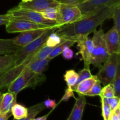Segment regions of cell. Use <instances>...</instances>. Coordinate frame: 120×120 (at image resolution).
<instances>
[{"instance_id": "1", "label": "cell", "mask_w": 120, "mask_h": 120, "mask_svg": "<svg viewBox=\"0 0 120 120\" xmlns=\"http://www.w3.org/2000/svg\"><path fill=\"white\" fill-rule=\"evenodd\" d=\"M105 6L89 14L73 23L66 25L55 31L63 41L70 40L76 42L80 39L88 37L105 20L111 18L114 8L118 4Z\"/></svg>"}, {"instance_id": "2", "label": "cell", "mask_w": 120, "mask_h": 120, "mask_svg": "<svg viewBox=\"0 0 120 120\" xmlns=\"http://www.w3.org/2000/svg\"><path fill=\"white\" fill-rule=\"evenodd\" d=\"M46 80L45 75L36 73L27 69L24 70L7 87L8 92L18 94L21 90L26 88H34L40 85Z\"/></svg>"}, {"instance_id": "3", "label": "cell", "mask_w": 120, "mask_h": 120, "mask_svg": "<svg viewBox=\"0 0 120 120\" xmlns=\"http://www.w3.org/2000/svg\"><path fill=\"white\" fill-rule=\"evenodd\" d=\"M57 29H59V27L57 25L53 26L48 29L44 34L35 41L23 46L19 47L18 49L13 53L15 57V66L21 64L30 55L38 51L44 45L50 34Z\"/></svg>"}, {"instance_id": "4", "label": "cell", "mask_w": 120, "mask_h": 120, "mask_svg": "<svg viewBox=\"0 0 120 120\" xmlns=\"http://www.w3.org/2000/svg\"><path fill=\"white\" fill-rule=\"evenodd\" d=\"M93 51L91 59V64L99 69L107 61L110 56L104 39V33L101 28L93 32L92 38Z\"/></svg>"}, {"instance_id": "5", "label": "cell", "mask_w": 120, "mask_h": 120, "mask_svg": "<svg viewBox=\"0 0 120 120\" xmlns=\"http://www.w3.org/2000/svg\"><path fill=\"white\" fill-rule=\"evenodd\" d=\"M120 62V54L112 53L99 68V71L96 76L104 86L112 83Z\"/></svg>"}, {"instance_id": "6", "label": "cell", "mask_w": 120, "mask_h": 120, "mask_svg": "<svg viewBox=\"0 0 120 120\" xmlns=\"http://www.w3.org/2000/svg\"><path fill=\"white\" fill-rule=\"evenodd\" d=\"M56 25L59 27L73 23L83 18L80 10L76 5L59 3L57 7Z\"/></svg>"}, {"instance_id": "7", "label": "cell", "mask_w": 120, "mask_h": 120, "mask_svg": "<svg viewBox=\"0 0 120 120\" xmlns=\"http://www.w3.org/2000/svg\"><path fill=\"white\" fill-rule=\"evenodd\" d=\"M7 13L12 16L11 18L27 20L45 25H56V21H51L45 18L39 12L24 9L18 7V6L9 9Z\"/></svg>"}, {"instance_id": "8", "label": "cell", "mask_w": 120, "mask_h": 120, "mask_svg": "<svg viewBox=\"0 0 120 120\" xmlns=\"http://www.w3.org/2000/svg\"><path fill=\"white\" fill-rule=\"evenodd\" d=\"M54 26V25H53ZM6 31L8 33H21L33 29L46 28L51 26L45 25L35 23L31 21L21 19L11 18L7 25H5Z\"/></svg>"}, {"instance_id": "9", "label": "cell", "mask_w": 120, "mask_h": 120, "mask_svg": "<svg viewBox=\"0 0 120 120\" xmlns=\"http://www.w3.org/2000/svg\"><path fill=\"white\" fill-rule=\"evenodd\" d=\"M119 2L120 0H85L76 5L79 8L83 16H86L103 7Z\"/></svg>"}, {"instance_id": "10", "label": "cell", "mask_w": 120, "mask_h": 120, "mask_svg": "<svg viewBox=\"0 0 120 120\" xmlns=\"http://www.w3.org/2000/svg\"><path fill=\"white\" fill-rule=\"evenodd\" d=\"M52 26H53L33 29V30L21 32L18 36L12 39L13 42H14V44L18 46H23L26 45L38 38L42 34H44L48 29Z\"/></svg>"}, {"instance_id": "11", "label": "cell", "mask_w": 120, "mask_h": 120, "mask_svg": "<svg viewBox=\"0 0 120 120\" xmlns=\"http://www.w3.org/2000/svg\"><path fill=\"white\" fill-rule=\"evenodd\" d=\"M79 52L77 53L80 54L84 62V68L90 69L91 59L93 51V43L92 39L88 37L80 39L76 41Z\"/></svg>"}, {"instance_id": "12", "label": "cell", "mask_w": 120, "mask_h": 120, "mask_svg": "<svg viewBox=\"0 0 120 120\" xmlns=\"http://www.w3.org/2000/svg\"><path fill=\"white\" fill-rule=\"evenodd\" d=\"M59 5V2L57 0H32L28 2H21L18 7L39 12L50 7L57 8Z\"/></svg>"}, {"instance_id": "13", "label": "cell", "mask_w": 120, "mask_h": 120, "mask_svg": "<svg viewBox=\"0 0 120 120\" xmlns=\"http://www.w3.org/2000/svg\"><path fill=\"white\" fill-rule=\"evenodd\" d=\"M104 39L109 54H120V33L112 28L106 34H104Z\"/></svg>"}, {"instance_id": "14", "label": "cell", "mask_w": 120, "mask_h": 120, "mask_svg": "<svg viewBox=\"0 0 120 120\" xmlns=\"http://www.w3.org/2000/svg\"><path fill=\"white\" fill-rule=\"evenodd\" d=\"M86 104V99L84 96H79L78 98H76L75 105L67 120H82Z\"/></svg>"}, {"instance_id": "15", "label": "cell", "mask_w": 120, "mask_h": 120, "mask_svg": "<svg viewBox=\"0 0 120 120\" xmlns=\"http://www.w3.org/2000/svg\"><path fill=\"white\" fill-rule=\"evenodd\" d=\"M51 60L49 57H47L43 60H38L34 62L32 61L26 67L27 69L33 72L36 73H42L48 69L49 63Z\"/></svg>"}, {"instance_id": "16", "label": "cell", "mask_w": 120, "mask_h": 120, "mask_svg": "<svg viewBox=\"0 0 120 120\" xmlns=\"http://www.w3.org/2000/svg\"><path fill=\"white\" fill-rule=\"evenodd\" d=\"M15 66L14 54L0 55V76L4 75Z\"/></svg>"}, {"instance_id": "17", "label": "cell", "mask_w": 120, "mask_h": 120, "mask_svg": "<svg viewBox=\"0 0 120 120\" xmlns=\"http://www.w3.org/2000/svg\"><path fill=\"white\" fill-rule=\"evenodd\" d=\"M97 80L96 76H93L90 78L82 81L77 85L75 91L77 93L79 96H86L87 93L89 92Z\"/></svg>"}, {"instance_id": "18", "label": "cell", "mask_w": 120, "mask_h": 120, "mask_svg": "<svg viewBox=\"0 0 120 120\" xmlns=\"http://www.w3.org/2000/svg\"><path fill=\"white\" fill-rule=\"evenodd\" d=\"M18 48L19 46L14 44L12 39H0V55L12 54Z\"/></svg>"}, {"instance_id": "19", "label": "cell", "mask_w": 120, "mask_h": 120, "mask_svg": "<svg viewBox=\"0 0 120 120\" xmlns=\"http://www.w3.org/2000/svg\"><path fill=\"white\" fill-rule=\"evenodd\" d=\"M76 42L74 41H70V40H66L62 42V43H60L59 45L56 46V47L53 49L50 53L48 56V57L50 58V59L55 58V57L57 56L58 55H60L62 52H63V49L66 48V47H70L72 46Z\"/></svg>"}, {"instance_id": "20", "label": "cell", "mask_w": 120, "mask_h": 120, "mask_svg": "<svg viewBox=\"0 0 120 120\" xmlns=\"http://www.w3.org/2000/svg\"><path fill=\"white\" fill-rule=\"evenodd\" d=\"M11 114L15 120L25 118L28 115V109L21 104L16 103L12 108Z\"/></svg>"}, {"instance_id": "21", "label": "cell", "mask_w": 120, "mask_h": 120, "mask_svg": "<svg viewBox=\"0 0 120 120\" xmlns=\"http://www.w3.org/2000/svg\"><path fill=\"white\" fill-rule=\"evenodd\" d=\"M43 102L36 104L28 109V115L24 120H33L39 112L43 111L45 109Z\"/></svg>"}, {"instance_id": "22", "label": "cell", "mask_w": 120, "mask_h": 120, "mask_svg": "<svg viewBox=\"0 0 120 120\" xmlns=\"http://www.w3.org/2000/svg\"><path fill=\"white\" fill-rule=\"evenodd\" d=\"M63 77L68 87L71 89V87L76 83L78 78V73L73 69L68 70L66 71Z\"/></svg>"}, {"instance_id": "23", "label": "cell", "mask_w": 120, "mask_h": 120, "mask_svg": "<svg viewBox=\"0 0 120 120\" xmlns=\"http://www.w3.org/2000/svg\"><path fill=\"white\" fill-rule=\"evenodd\" d=\"M53 48H53V47L47 46H45L44 45L35 54L34 56V61L38 60H43L48 57V56L50 53V52H51Z\"/></svg>"}, {"instance_id": "24", "label": "cell", "mask_w": 120, "mask_h": 120, "mask_svg": "<svg viewBox=\"0 0 120 120\" xmlns=\"http://www.w3.org/2000/svg\"><path fill=\"white\" fill-rule=\"evenodd\" d=\"M39 12L41 13L42 16L47 19L55 21H57V14H58L57 8L50 7V8H48L41 11H39Z\"/></svg>"}, {"instance_id": "25", "label": "cell", "mask_w": 120, "mask_h": 120, "mask_svg": "<svg viewBox=\"0 0 120 120\" xmlns=\"http://www.w3.org/2000/svg\"><path fill=\"white\" fill-rule=\"evenodd\" d=\"M56 31V30H55ZM55 32H53L50 34L47 39L45 43V45L49 47H53L55 48L56 46L59 45L60 43L63 42V40L62 39L59 35L56 34Z\"/></svg>"}, {"instance_id": "26", "label": "cell", "mask_w": 120, "mask_h": 120, "mask_svg": "<svg viewBox=\"0 0 120 120\" xmlns=\"http://www.w3.org/2000/svg\"><path fill=\"white\" fill-rule=\"evenodd\" d=\"M77 73H78V78H77V81H76V83H75V85L71 89L73 91H75L77 85L80 82L93 76L92 74L91 73V71L90 70V69H88V68H84Z\"/></svg>"}, {"instance_id": "27", "label": "cell", "mask_w": 120, "mask_h": 120, "mask_svg": "<svg viewBox=\"0 0 120 120\" xmlns=\"http://www.w3.org/2000/svg\"><path fill=\"white\" fill-rule=\"evenodd\" d=\"M101 102L102 116L104 118V120H109L112 111L108 103V98L101 97Z\"/></svg>"}, {"instance_id": "28", "label": "cell", "mask_w": 120, "mask_h": 120, "mask_svg": "<svg viewBox=\"0 0 120 120\" xmlns=\"http://www.w3.org/2000/svg\"><path fill=\"white\" fill-rule=\"evenodd\" d=\"M111 84H112L114 89L115 96L119 97L120 96V62L117 66V72Z\"/></svg>"}, {"instance_id": "29", "label": "cell", "mask_w": 120, "mask_h": 120, "mask_svg": "<svg viewBox=\"0 0 120 120\" xmlns=\"http://www.w3.org/2000/svg\"><path fill=\"white\" fill-rule=\"evenodd\" d=\"M111 18L113 19L114 22L113 27L120 33V3L118 4L114 8Z\"/></svg>"}, {"instance_id": "30", "label": "cell", "mask_w": 120, "mask_h": 120, "mask_svg": "<svg viewBox=\"0 0 120 120\" xmlns=\"http://www.w3.org/2000/svg\"><path fill=\"white\" fill-rule=\"evenodd\" d=\"M16 96H17V94H13L12 93L8 92V91L7 93H3L2 101H1V110H0V112L2 111L6 107L9 105L12 101L15 98V97H16Z\"/></svg>"}, {"instance_id": "31", "label": "cell", "mask_w": 120, "mask_h": 120, "mask_svg": "<svg viewBox=\"0 0 120 120\" xmlns=\"http://www.w3.org/2000/svg\"><path fill=\"white\" fill-rule=\"evenodd\" d=\"M100 96V97H105L107 98H111L115 96L114 89L112 84L110 83L104 86V87L101 89Z\"/></svg>"}, {"instance_id": "32", "label": "cell", "mask_w": 120, "mask_h": 120, "mask_svg": "<svg viewBox=\"0 0 120 120\" xmlns=\"http://www.w3.org/2000/svg\"><path fill=\"white\" fill-rule=\"evenodd\" d=\"M101 83L98 79L94 83L93 86L92 87L90 91L86 94V96H100L101 90Z\"/></svg>"}, {"instance_id": "33", "label": "cell", "mask_w": 120, "mask_h": 120, "mask_svg": "<svg viewBox=\"0 0 120 120\" xmlns=\"http://www.w3.org/2000/svg\"><path fill=\"white\" fill-rule=\"evenodd\" d=\"M108 103L111 111H112L120 105V97L115 96L108 98Z\"/></svg>"}, {"instance_id": "34", "label": "cell", "mask_w": 120, "mask_h": 120, "mask_svg": "<svg viewBox=\"0 0 120 120\" xmlns=\"http://www.w3.org/2000/svg\"><path fill=\"white\" fill-rule=\"evenodd\" d=\"M63 58L66 60L72 59L74 56V52L70 48V47H66L61 53Z\"/></svg>"}, {"instance_id": "35", "label": "cell", "mask_w": 120, "mask_h": 120, "mask_svg": "<svg viewBox=\"0 0 120 120\" xmlns=\"http://www.w3.org/2000/svg\"><path fill=\"white\" fill-rule=\"evenodd\" d=\"M73 92L74 91L70 88L68 87V89L65 90V93H64V95L62 97L60 101H68L71 97H75Z\"/></svg>"}, {"instance_id": "36", "label": "cell", "mask_w": 120, "mask_h": 120, "mask_svg": "<svg viewBox=\"0 0 120 120\" xmlns=\"http://www.w3.org/2000/svg\"><path fill=\"white\" fill-rule=\"evenodd\" d=\"M12 16L7 13L4 15H0V26L2 25H7L11 19Z\"/></svg>"}, {"instance_id": "37", "label": "cell", "mask_w": 120, "mask_h": 120, "mask_svg": "<svg viewBox=\"0 0 120 120\" xmlns=\"http://www.w3.org/2000/svg\"><path fill=\"white\" fill-rule=\"evenodd\" d=\"M43 103H44V105L45 106V107L47 109H54L57 105L56 101L50 99V98H48L46 101H43Z\"/></svg>"}, {"instance_id": "38", "label": "cell", "mask_w": 120, "mask_h": 120, "mask_svg": "<svg viewBox=\"0 0 120 120\" xmlns=\"http://www.w3.org/2000/svg\"><path fill=\"white\" fill-rule=\"evenodd\" d=\"M59 3L67 4L77 5L83 2L85 0H57Z\"/></svg>"}, {"instance_id": "39", "label": "cell", "mask_w": 120, "mask_h": 120, "mask_svg": "<svg viewBox=\"0 0 120 120\" xmlns=\"http://www.w3.org/2000/svg\"><path fill=\"white\" fill-rule=\"evenodd\" d=\"M11 116V112H0V120H8Z\"/></svg>"}, {"instance_id": "40", "label": "cell", "mask_w": 120, "mask_h": 120, "mask_svg": "<svg viewBox=\"0 0 120 120\" xmlns=\"http://www.w3.org/2000/svg\"><path fill=\"white\" fill-rule=\"evenodd\" d=\"M50 112H51V111L50 112H49V113H48L47 114L45 115V116H42V117H38V118H34L33 120H47V118H48V116L50 115Z\"/></svg>"}, {"instance_id": "41", "label": "cell", "mask_w": 120, "mask_h": 120, "mask_svg": "<svg viewBox=\"0 0 120 120\" xmlns=\"http://www.w3.org/2000/svg\"><path fill=\"white\" fill-rule=\"evenodd\" d=\"M4 89H5V87L4 86L3 84H2V82H1V80H0V92L2 91V90H4Z\"/></svg>"}, {"instance_id": "42", "label": "cell", "mask_w": 120, "mask_h": 120, "mask_svg": "<svg viewBox=\"0 0 120 120\" xmlns=\"http://www.w3.org/2000/svg\"><path fill=\"white\" fill-rule=\"evenodd\" d=\"M2 96H3V93L2 91L0 92V110H1V101H2Z\"/></svg>"}, {"instance_id": "43", "label": "cell", "mask_w": 120, "mask_h": 120, "mask_svg": "<svg viewBox=\"0 0 120 120\" xmlns=\"http://www.w3.org/2000/svg\"><path fill=\"white\" fill-rule=\"evenodd\" d=\"M32 0H21V2H30V1H32Z\"/></svg>"}, {"instance_id": "44", "label": "cell", "mask_w": 120, "mask_h": 120, "mask_svg": "<svg viewBox=\"0 0 120 120\" xmlns=\"http://www.w3.org/2000/svg\"><path fill=\"white\" fill-rule=\"evenodd\" d=\"M13 120H24V118H22V119H21V120H15V119H14Z\"/></svg>"}]
</instances>
